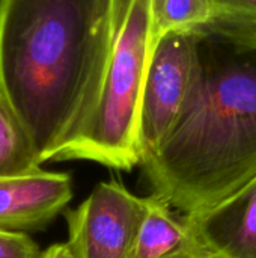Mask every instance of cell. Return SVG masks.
Wrapping results in <instances>:
<instances>
[{
  "label": "cell",
  "instance_id": "6da1fadb",
  "mask_svg": "<svg viewBox=\"0 0 256 258\" xmlns=\"http://www.w3.org/2000/svg\"><path fill=\"white\" fill-rule=\"evenodd\" d=\"M118 0H0V94L41 165L89 119L106 77Z\"/></svg>",
  "mask_w": 256,
  "mask_h": 258
},
{
  "label": "cell",
  "instance_id": "7a4b0ae2",
  "mask_svg": "<svg viewBox=\"0 0 256 258\" xmlns=\"http://www.w3.org/2000/svg\"><path fill=\"white\" fill-rule=\"evenodd\" d=\"M201 32L202 74L175 128L142 172L184 215L222 203L256 177V48Z\"/></svg>",
  "mask_w": 256,
  "mask_h": 258
},
{
  "label": "cell",
  "instance_id": "3957f363",
  "mask_svg": "<svg viewBox=\"0 0 256 258\" xmlns=\"http://www.w3.org/2000/svg\"><path fill=\"white\" fill-rule=\"evenodd\" d=\"M152 50V0H118L113 47L97 104L51 162L89 160L118 171L142 163L140 107Z\"/></svg>",
  "mask_w": 256,
  "mask_h": 258
},
{
  "label": "cell",
  "instance_id": "277c9868",
  "mask_svg": "<svg viewBox=\"0 0 256 258\" xmlns=\"http://www.w3.org/2000/svg\"><path fill=\"white\" fill-rule=\"evenodd\" d=\"M199 30L170 32L154 47L140 107L142 160L155 154L193 97L202 74Z\"/></svg>",
  "mask_w": 256,
  "mask_h": 258
},
{
  "label": "cell",
  "instance_id": "5b68a950",
  "mask_svg": "<svg viewBox=\"0 0 256 258\" xmlns=\"http://www.w3.org/2000/svg\"><path fill=\"white\" fill-rule=\"evenodd\" d=\"M146 216V198L119 180L98 183L74 210L65 212L68 243L77 258H134Z\"/></svg>",
  "mask_w": 256,
  "mask_h": 258
},
{
  "label": "cell",
  "instance_id": "8992f818",
  "mask_svg": "<svg viewBox=\"0 0 256 258\" xmlns=\"http://www.w3.org/2000/svg\"><path fill=\"white\" fill-rule=\"evenodd\" d=\"M72 198V181L65 172L36 169L0 177V230L30 233L45 228Z\"/></svg>",
  "mask_w": 256,
  "mask_h": 258
},
{
  "label": "cell",
  "instance_id": "52a82bcc",
  "mask_svg": "<svg viewBox=\"0 0 256 258\" xmlns=\"http://www.w3.org/2000/svg\"><path fill=\"white\" fill-rule=\"evenodd\" d=\"M184 216L214 258H256V177L214 207Z\"/></svg>",
  "mask_w": 256,
  "mask_h": 258
},
{
  "label": "cell",
  "instance_id": "ba28073f",
  "mask_svg": "<svg viewBox=\"0 0 256 258\" xmlns=\"http://www.w3.org/2000/svg\"><path fill=\"white\" fill-rule=\"evenodd\" d=\"M157 195L146 197V216L134 258H214L204 246L186 216Z\"/></svg>",
  "mask_w": 256,
  "mask_h": 258
},
{
  "label": "cell",
  "instance_id": "9c48e42d",
  "mask_svg": "<svg viewBox=\"0 0 256 258\" xmlns=\"http://www.w3.org/2000/svg\"><path fill=\"white\" fill-rule=\"evenodd\" d=\"M41 168L33 142L0 94V177H15Z\"/></svg>",
  "mask_w": 256,
  "mask_h": 258
},
{
  "label": "cell",
  "instance_id": "30bf717a",
  "mask_svg": "<svg viewBox=\"0 0 256 258\" xmlns=\"http://www.w3.org/2000/svg\"><path fill=\"white\" fill-rule=\"evenodd\" d=\"M208 5L211 23L199 30L256 48V0H208Z\"/></svg>",
  "mask_w": 256,
  "mask_h": 258
},
{
  "label": "cell",
  "instance_id": "8fae6325",
  "mask_svg": "<svg viewBox=\"0 0 256 258\" xmlns=\"http://www.w3.org/2000/svg\"><path fill=\"white\" fill-rule=\"evenodd\" d=\"M211 18L208 0H152V47L170 32L204 29Z\"/></svg>",
  "mask_w": 256,
  "mask_h": 258
},
{
  "label": "cell",
  "instance_id": "7c38bea8",
  "mask_svg": "<svg viewBox=\"0 0 256 258\" xmlns=\"http://www.w3.org/2000/svg\"><path fill=\"white\" fill-rule=\"evenodd\" d=\"M38 243L27 234L0 230V258H39Z\"/></svg>",
  "mask_w": 256,
  "mask_h": 258
},
{
  "label": "cell",
  "instance_id": "4fadbf2b",
  "mask_svg": "<svg viewBox=\"0 0 256 258\" xmlns=\"http://www.w3.org/2000/svg\"><path fill=\"white\" fill-rule=\"evenodd\" d=\"M39 258H77L69 243H53L45 251H41Z\"/></svg>",
  "mask_w": 256,
  "mask_h": 258
}]
</instances>
